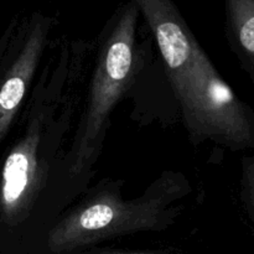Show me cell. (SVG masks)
Returning <instances> with one entry per match:
<instances>
[{
	"label": "cell",
	"mask_w": 254,
	"mask_h": 254,
	"mask_svg": "<svg viewBox=\"0 0 254 254\" xmlns=\"http://www.w3.org/2000/svg\"><path fill=\"white\" fill-rule=\"evenodd\" d=\"M153 34L189 140L235 148L247 136L245 112L173 0H133Z\"/></svg>",
	"instance_id": "cell-1"
},
{
	"label": "cell",
	"mask_w": 254,
	"mask_h": 254,
	"mask_svg": "<svg viewBox=\"0 0 254 254\" xmlns=\"http://www.w3.org/2000/svg\"><path fill=\"white\" fill-rule=\"evenodd\" d=\"M124 181L104 179L89 188L47 236L54 253H67L112 238L163 231L183 213L190 195L188 178L165 170L139 197L124 200Z\"/></svg>",
	"instance_id": "cell-2"
},
{
	"label": "cell",
	"mask_w": 254,
	"mask_h": 254,
	"mask_svg": "<svg viewBox=\"0 0 254 254\" xmlns=\"http://www.w3.org/2000/svg\"><path fill=\"white\" fill-rule=\"evenodd\" d=\"M140 16L133 0L119 5L94 46L84 103L71 148L72 169L78 178H93L112 112L138 76L143 59L138 46Z\"/></svg>",
	"instance_id": "cell-3"
},
{
	"label": "cell",
	"mask_w": 254,
	"mask_h": 254,
	"mask_svg": "<svg viewBox=\"0 0 254 254\" xmlns=\"http://www.w3.org/2000/svg\"><path fill=\"white\" fill-rule=\"evenodd\" d=\"M103 254H160L156 252H133V253H103Z\"/></svg>",
	"instance_id": "cell-4"
}]
</instances>
